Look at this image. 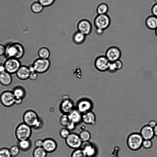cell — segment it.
Here are the masks:
<instances>
[{
	"label": "cell",
	"instance_id": "8992f818",
	"mask_svg": "<svg viewBox=\"0 0 157 157\" xmlns=\"http://www.w3.org/2000/svg\"><path fill=\"white\" fill-rule=\"evenodd\" d=\"M51 63L48 59L38 58L32 64L34 71L38 74L44 73L49 69Z\"/></svg>",
	"mask_w": 157,
	"mask_h": 157
},
{
	"label": "cell",
	"instance_id": "5bb4252c",
	"mask_svg": "<svg viewBox=\"0 0 157 157\" xmlns=\"http://www.w3.org/2000/svg\"><path fill=\"white\" fill-rule=\"evenodd\" d=\"M93 107V104L89 99L83 98L79 100L77 102L76 109L82 114L91 110Z\"/></svg>",
	"mask_w": 157,
	"mask_h": 157
},
{
	"label": "cell",
	"instance_id": "f35d334b",
	"mask_svg": "<svg viewBox=\"0 0 157 157\" xmlns=\"http://www.w3.org/2000/svg\"><path fill=\"white\" fill-rule=\"evenodd\" d=\"M116 65L118 71L121 70L123 67V63L122 61L120 59L114 62Z\"/></svg>",
	"mask_w": 157,
	"mask_h": 157
},
{
	"label": "cell",
	"instance_id": "bcb514c9",
	"mask_svg": "<svg viewBox=\"0 0 157 157\" xmlns=\"http://www.w3.org/2000/svg\"><path fill=\"white\" fill-rule=\"evenodd\" d=\"M104 31L102 30L101 29H95V32L98 35H101L103 34L104 32Z\"/></svg>",
	"mask_w": 157,
	"mask_h": 157
},
{
	"label": "cell",
	"instance_id": "52a82bcc",
	"mask_svg": "<svg viewBox=\"0 0 157 157\" xmlns=\"http://www.w3.org/2000/svg\"><path fill=\"white\" fill-rule=\"evenodd\" d=\"M122 55L121 49L116 46H112L106 50L105 55L110 62L120 59Z\"/></svg>",
	"mask_w": 157,
	"mask_h": 157
},
{
	"label": "cell",
	"instance_id": "44dd1931",
	"mask_svg": "<svg viewBox=\"0 0 157 157\" xmlns=\"http://www.w3.org/2000/svg\"><path fill=\"white\" fill-rule=\"evenodd\" d=\"M11 75L6 71L0 73V84L5 86H7L11 84L12 81Z\"/></svg>",
	"mask_w": 157,
	"mask_h": 157
},
{
	"label": "cell",
	"instance_id": "816d5d0a",
	"mask_svg": "<svg viewBox=\"0 0 157 157\" xmlns=\"http://www.w3.org/2000/svg\"><path fill=\"white\" fill-rule=\"evenodd\" d=\"M155 3H157V0H154Z\"/></svg>",
	"mask_w": 157,
	"mask_h": 157
},
{
	"label": "cell",
	"instance_id": "ffe728a7",
	"mask_svg": "<svg viewBox=\"0 0 157 157\" xmlns=\"http://www.w3.org/2000/svg\"><path fill=\"white\" fill-rule=\"evenodd\" d=\"M68 115L71 121L77 125L82 121V113L76 109H74Z\"/></svg>",
	"mask_w": 157,
	"mask_h": 157
},
{
	"label": "cell",
	"instance_id": "c3c4849f",
	"mask_svg": "<svg viewBox=\"0 0 157 157\" xmlns=\"http://www.w3.org/2000/svg\"><path fill=\"white\" fill-rule=\"evenodd\" d=\"M23 101L22 99H15V104H16L17 105H18L21 104Z\"/></svg>",
	"mask_w": 157,
	"mask_h": 157
},
{
	"label": "cell",
	"instance_id": "8fae6325",
	"mask_svg": "<svg viewBox=\"0 0 157 157\" xmlns=\"http://www.w3.org/2000/svg\"><path fill=\"white\" fill-rule=\"evenodd\" d=\"M15 98L12 92L6 90L0 95V101L4 106L10 107L15 104Z\"/></svg>",
	"mask_w": 157,
	"mask_h": 157
},
{
	"label": "cell",
	"instance_id": "4dcf8cb0",
	"mask_svg": "<svg viewBox=\"0 0 157 157\" xmlns=\"http://www.w3.org/2000/svg\"><path fill=\"white\" fill-rule=\"evenodd\" d=\"M71 122L68 114H63L59 119V122L61 125L65 127Z\"/></svg>",
	"mask_w": 157,
	"mask_h": 157
},
{
	"label": "cell",
	"instance_id": "603a6c76",
	"mask_svg": "<svg viewBox=\"0 0 157 157\" xmlns=\"http://www.w3.org/2000/svg\"><path fill=\"white\" fill-rule=\"evenodd\" d=\"M12 92L15 99H23L25 97L26 93L25 89L21 86H17L13 89Z\"/></svg>",
	"mask_w": 157,
	"mask_h": 157
},
{
	"label": "cell",
	"instance_id": "d6986e66",
	"mask_svg": "<svg viewBox=\"0 0 157 157\" xmlns=\"http://www.w3.org/2000/svg\"><path fill=\"white\" fill-rule=\"evenodd\" d=\"M30 73V71L28 66L21 65L15 74L19 79L25 80L29 78Z\"/></svg>",
	"mask_w": 157,
	"mask_h": 157
},
{
	"label": "cell",
	"instance_id": "681fc988",
	"mask_svg": "<svg viewBox=\"0 0 157 157\" xmlns=\"http://www.w3.org/2000/svg\"><path fill=\"white\" fill-rule=\"evenodd\" d=\"M155 136L157 137V124L153 128Z\"/></svg>",
	"mask_w": 157,
	"mask_h": 157
},
{
	"label": "cell",
	"instance_id": "b9f144b4",
	"mask_svg": "<svg viewBox=\"0 0 157 157\" xmlns=\"http://www.w3.org/2000/svg\"><path fill=\"white\" fill-rule=\"evenodd\" d=\"M77 124L71 122L66 127L70 132L73 130L75 128Z\"/></svg>",
	"mask_w": 157,
	"mask_h": 157
},
{
	"label": "cell",
	"instance_id": "e575fe53",
	"mask_svg": "<svg viewBox=\"0 0 157 157\" xmlns=\"http://www.w3.org/2000/svg\"><path fill=\"white\" fill-rule=\"evenodd\" d=\"M70 133V131L66 128H61L59 132L60 136L65 139L68 136Z\"/></svg>",
	"mask_w": 157,
	"mask_h": 157
},
{
	"label": "cell",
	"instance_id": "83f0119b",
	"mask_svg": "<svg viewBox=\"0 0 157 157\" xmlns=\"http://www.w3.org/2000/svg\"><path fill=\"white\" fill-rule=\"evenodd\" d=\"M47 154V152L43 147H36L32 153L33 157H46Z\"/></svg>",
	"mask_w": 157,
	"mask_h": 157
},
{
	"label": "cell",
	"instance_id": "d6a6232c",
	"mask_svg": "<svg viewBox=\"0 0 157 157\" xmlns=\"http://www.w3.org/2000/svg\"><path fill=\"white\" fill-rule=\"evenodd\" d=\"M11 155L12 157H16L19 154L20 149L17 145H13L9 149Z\"/></svg>",
	"mask_w": 157,
	"mask_h": 157
},
{
	"label": "cell",
	"instance_id": "d590c367",
	"mask_svg": "<svg viewBox=\"0 0 157 157\" xmlns=\"http://www.w3.org/2000/svg\"><path fill=\"white\" fill-rule=\"evenodd\" d=\"M44 7H47L52 5L55 0H38Z\"/></svg>",
	"mask_w": 157,
	"mask_h": 157
},
{
	"label": "cell",
	"instance_id": "5b68a950",
	"mask_svg": "<svg viewBox=\"0 0 157 157\" xmlns=\"http://www.w3.org/2000/svg\"><path fill=\"white\" fill-rule=\"evenodd\" d=\"M111 20L107 14H97L94 20V24L95 29H101L104 31L109 26Z\"/></svg>",
	"mask_w": 157,
	"mask_h": 157
},
{
	"label": "cell",
	"instance_id": "6da1fadb",
	"mask_svg": "<svg viewBox=\"0 0 157 157\" xmlns=\"http://www.w3.org/2000/svg\"><path fill=\"white\" fill-rule=\"evenodd\" d=\"M23 120L24 123L35 129H39L43 125V122L40 119L37 113L32 110H27L24 113Z\"/></svg>",
	"mask_w": 157,
	"mask_h": 157
},
{
	"label": "cell",
	"instance_id": "ba28073f",
	"mask_svg": "<svg viewBox=\"0 0 157 157\" xmlns=\"http://www.w3.org/2000/svg\"><path fill=\"white\" fill-rule=\"evenodd\" d=\"M65 142L69 147L74 150L80 148L82 143L78 134L74 132L70 133Z\"/></svg>",
	"mask_w": 157,
	"mask_h": 157
},
{
	"label": "cell",
	"instance_id": "cb8c5ba5",
	"mask_svg": "<svg viewBox=\"0 0 157 157\" xmlns=\"http://www.w3.org/2000/svg\"><path fill=\"white\" fill-rule=\"evenodd\" d=\"M86 36L83 34L77 31L74 33L72 36V40L76 44H81L85 40Z\"/></svg>",
	"mask_w": 157,
	"mask_h": 157
},
{
	"label": "cell",
	"instance_id": "836d02e7",
	"mask_svg": "<svg viewBox=\"0 0 157 157\" xmlns=\"http://www.w3.org/2000/svg\"><path fill=\"white\" fill-rule=\"evenodd\" d=\"M9 149L6 148L0 149V157H11Z\"/></svg>",
	"mask_w": 157,
	"mask_h": 157
},
{
	"label": "cell",
	"instance_id": "7dc6e473",
	"mask_svg": "<svg viewBox=\"0 0 157 157\" xmlns=\"http://www.w3.org/2000/svg\"><path fill=\"white\" fill-rule=\"evenodd\" d=\"M5 71L4 64L0 63V73Z\"/></svg>",
	"mask_w": 157,
	"mask_h": 157
},
{
	"label": "cell",
	"instance_id": "d4e9b609",
	"mask_svg": "<svg viewBox=\"0 0 157 157\" xmlns=\"http://www.w3.org/2000/svg\"><path fill=\"white\" fill-rule=\"evenodd\" d=\"M17 146L21 151H27L29 150L31 147V141L29 139L19 141H18Z\"/></svg>",
	"mask_w": 157,
	"mask_h": 157
},
{
	"label": "cell",
	"instance_id": "30bf717a",
	"mask_svg": "<svg viewBox=\"0 0 157 157\" xmlns=\"http://www.w3.org/2000/svg\"><path fill=\"white\" fill-rule=\"evenodd\" d=\"M110 62L105 55H101L95 59L94 65L95 69L101 72L107 71Z\"/></svg>",
	"mask_w": 157,
	"mask_h": 157
},
{
	"label": "cell",
	"instance_id": "9a60e30c",
	"mask_svg": "<svg viewBox=\"0 0 157 157\" xmlns=\"http://www.w3.org/2000/svg\"><path fill=\"white\" fill-rule=\"evenodd\" d=\"M80 148L83 150L87 157H93L95 154V148L89 141L82 142Z\"/></svg>",
	"mask_w": 157,
	"mask_h": 157
},
{
	"label": "cell",
	"instance_id": "74e56055",
	"mask_svg": "<svg viewBox=\"0 0 157 157\" xmlns=\"http://www.w3.org/2000/svg\"><path fill=\"white\" fill-rule=\"evenodd\" d=\"M152 142L151 140H144L142 143V146L145 148L149 149L152 147Z\"/></svg>",
	"mask_w": 157,
	"mask_h": 157
},
{
	"label": "cell",
	"instance_id": "f1b7e54d",
	"mask_svg": "<svg viewBox=\"0 0 157 157\" xmlns=\"http://www.w3.org/2000/svg\"><path fill=\"white\" fill-rule=\"evenodd\" d=\"M44 7L38 1L34 2L30 6L31 10L33 12L35 13H38L41 12Z\"/></svg>",
	"mask_w": 157,
	"mask_h": 157
},
{
	"label": "cell",
	"instance_id": "ee69618b",
	"mask_svg": "<svg viewBox=\"0 0 157 157\" xmlns=\"http://www.w3.org/2000/svg\"><path fill=\"white\" fill-rule=\"evenodd\" d=\"M6 51V47L4 45L0 44V56L5 55Z\"/></svg>",
	"mask_w": 157,
	"mask_h": 157
},
{
	"label": "cell",
	"instance_id": "4316f807",
	"mask_svg": "<svg viewBox=\"0 0 157 157\" xmlns=\"http://www.w3.org/2000/svg\"><path fill=\"white\" fill-rule=\"evenodd\" d=\"M109 10L108 5L105 2L99 3L96 8V12L97 14H107Z\"/></svg>",
	"mask_w": 157,
	"mask_h": 157
},
{
	"label": "cell",
	"instance_id": "2e32d148",
	"mask_svg": "<svg viewBox=\"0 0 157 157\" xmlns=\"http://www.w3.org/2000/svg\"><path fill=\"white\" fill-rule=\"evenodd\" d=\"M57 147L56 141L51 138H47L43 140L42 147L47 152L51 153L55 151Z\"/></svg>",
	"mask_w": 157,
	"mask_h": 157
},
{
	"label": "cell",
	"instance_id": "60d3db41",
	"mask_svg": "<svg viewBox=\"0 0 157 157\" xmlns=\"http://www.w3.org/2000/svg\"><path fill=\"white\" fill-rule=\"evenodd\" d=\"M38 73L35 71H30L29 78L31 80H36L38 77Z\"/></svg>",
	"mask_w": 157,
	"mask_h": 157
},
{
	"label": "cell",
	"instance_id": "7a4b0ae2",
	"mask_svg": "<svg viewBox=\"0 0 157 157\" xmlns=\"http://www.w3.org/2000/svg\"><path fill=\"white\" fill-rule=\"evenodd\" d=\"M24 53V48L19 43H13L6 47L5 55L7 58H14L19 59L23 56Z\"/></svg>",
	"mask_w": 157,
	"mask_h": 157
},
{
	"label": "cell",
	"instance_id": "7402d4cb",
	"mask_svg": "<svg viewBox=\"0 0 157 157\" xmlns=\"http://www.w3.org/2000/svg\"><path fill=\"white\" fill-rule=\"evenodd\" d=\"M145 23L148 29L155 30L157 28V17L152 15L148 16L146 18Z\"/></svg>",
	"mask_w": 157,
	"mask_h": 157
},
{
	"label": "cell",
	"instance_id": "7c38bea8",
	"mask_svg": "<svg viewBox=\"0 0 157 157\" xmlns=\"http://www.w3.org/2000/svg\"><path fill=\"white\" fill-rule=\"evenodd\" d=\"M59 109L63 114H68L74 109L73 101L68 97H63L59 105Z\"/></svg>",
	"mask_w": 157,
	"mask_h": 157
},
{
	"label": "cell",
	"instance_id": "4fadbf2b",
	"mask_svg": "<svg viewBox=\"0 0 157 157\" xmlns=\"http://www.w3.org/2000/svg\"><path fill=\"white\" fill-rule=\"evenodd\" d=\"M92 27L91 22L86 19L80 20L78 22L77 25V31L86 36L90 34L92 30Z\"/></svg>",
	"mask_w": 157,
	"mask_h": 157
},
{
	"label": "cell",
	"instance_id": "1f68e13d",
	"mask_svg": "<svg viewBox=\"0 0 157 157\" xmlns=\"http://www.w3.org/2000/svg\"><path fill=\"white\" fill-rule=\"evenodd\" d=\"M71 157H87L83 150L81 148L75 149L71 154Z\"/></svg>",
	"mask_w": 157,
	"mask_h": 157
},
{
	"label": "cell",
	"instance_id": "8d00e7d4",
	"mask_svg": "<svg viewBox=\"0 0 157 157\" xmlns=\"http://www.w3.org/2000/svg\"><path fill=\"white\" fill-rule=\"evenodd\" d=\"M118 71L114 62H110L107 71L110 74H113L116 73Z\"/></svg>",
	"mask_w": 157,
	"mask_h": 157
},
{
	"label": "cell",
	"instance_id": "9c48e42d",
	"mask_svg": "<svg viewBox=\"0 0 157 157\" xmlns=\"http://www.w3.org/2000/svg\"><path fill=\"white\" fill-rule=\"evenodd\" d=\"M5 71L11 74L16 73L21 66L19 59L14 58H9L3 63Z\"/></svg>",
	"mask_w": 157,
	"mask_h": 157
},
{
	"label": "cell",
	"instance_id": "484cf974",
	"mask_svg": "<svg viewBox=\"0 0 157 157\" xmlns=\"http://www.w3.org/2000/svg\"><path fill=\"white\" fill-rule=\"evenodd\" d=\"M37 55L39 58L48 59L50 56V52L48 48L42 46L38 50Z\"/></svg>",
	"mask_w": 157,
	"mask_h": 157
},
{
	"label": "cell",
	"instance_id": "ac0fdd59",
	"mask_svg": "<svg viewBox=\"0 0 157 157\" xmlns=\"http://www.w3.org/2000/svg\"><path fill=\"white\" fill-rule=\"evenodd\" d=\"M82 121L85 124L93 125L95 124L96 116L91 110L82 114Z\"/></svg>",
	"mask_w": 157,
	"mask_h": 157
},
{
	"label": "cell",
	"instance_id": "f6af8a7d",
	"mask_svg": "<svg viewBox=\"0 0 157 157\" xmlns=\"http://www.w3.org/2000/svg\"><path fill=\"white\" fill-rule=\"evenodd\" d=\"M157 124V122L156 121L154 120H150L148 123V125L151 127L154 128Z\"/></svg>",
	"mask_w": 157,
	"mask_h": 157
},
{
	"label": "cell",
	"instance_id": "e0dca14e",
	"mask_svg": "<svg viewBox=\"0 0 157 157\" xmlns=\"http://www.w3.org/2000/svg\"><path fill=\"white\" fill-rule=\"evenodd\" d=\"M140 134L144 140H151L155 136L153 128L148 125L143 126L141 129Z\"/></svg>",
	"mask_w": 157,
	"mask_h": 157
},
{
	"label": "cell",
	"instance_id": "f907efd6",
	"mask_svg": "<svg viewBox=\"0 0 157 157\" xmlns=\"http://www.w3.org/2000/svg\"><path fill=\"white\" fill-rule=\"evenodd\" d=\"M155 33L156 37H157V28L155 30Z\"/></svg>",
	"mask_w": 157,
	"mask_h": 157
},
{
	"label": "cell",
	"instance_id": "3957f363",
	"mask_svg": "<svg viewBox=\"0 0 157 157\" xmlns=\"http://www.w3.org/2000/svg\"><path fill=\"white\" fill-rule=\"evenodd\" d=\"M144 140L140 133H133L128 136L127 140V145L130 150L137 151L142 146Z\"/></svg>",
	"mask_w": 157,
	"mask_h": 157
},
{
	"label": "cell",
	"instance_id": "f546056e",
	"mask_svg": "<svg viewBox=\"0 0 157 157\" xmlns=\"http://www.w3.org/2000/svg\"><path fill=\"white\" fill-rule=\"evenodd\" d=\"M78 135L82 142L89 141L91 137L90 132L86 129L81 130Z\"/></svg>",
	"mask_w": 157,
	"mask_h": 157
},
{
	"label": "cell",
	"instance_id": "277c9868",
	"mask_svg": "<svg viewBox=\"0 0 157 157\" xmlns=\"http://www.w3.org/2000/svg\"><path fill=\"white\" fill-rule=\"evenodd\" d=\"M32 133V128L24 123L19 124L15 131L16 137L18 141L29 139Z\"/></svg>",
	"mask_w": 157,
	"mask_h": 157
},
{
	"label": "cell",
	"instance_id": "ab89813d",
	"mask_svg": "<svg viewBox=\"0 0 157 157\" xmlns=\"http://www.w3.org/2000/svg\"><path fill=\"white\" fill-rule=\"evenodd\" d=\"M151 12L152 15L157 17V3H155L152 6Z\"/></svg>",
	"mask_w": 157,
	"mask_h": 157
},
{
	"label": "cell",
	"instance_id": "7bdbcfd3",
	"mask_svg": "<svg viewBox=\"0 0 157 157\" xmlns=\"http://www.w3.org/2000/svg\"><path fill=\"white\" fill-rule=\"evenodd\" d=\"M43 144V140L40 139H38L36 140L34 144L36 147H42Z\"/></svg>",
	"mask_w": 157,
	"mask_h": 157
}]
</instances>
